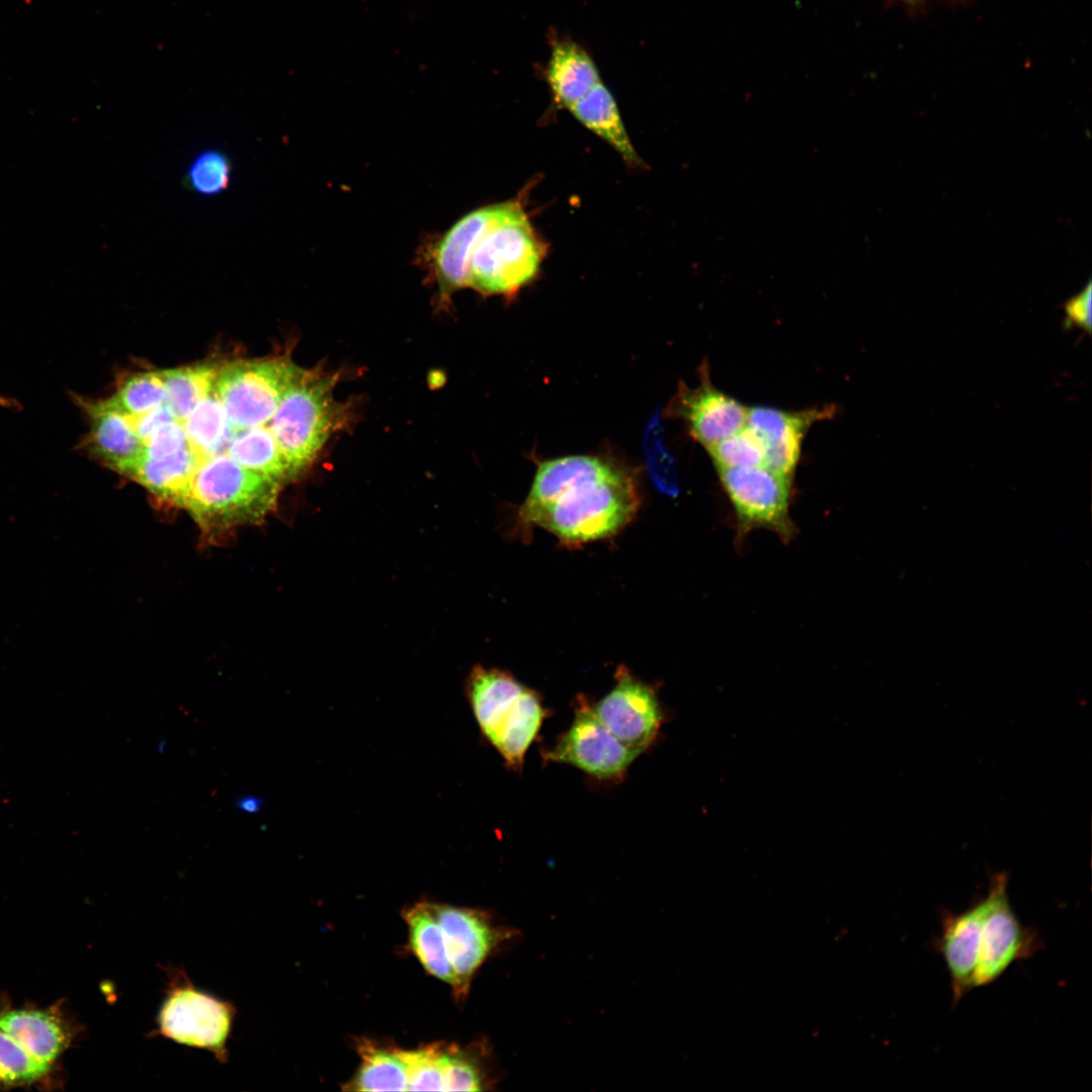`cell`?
<instances>
[{"label":"cell","instance_id":"1","mask_svg":"<svg viewBox=\"0 0 1092 1092\" xmlns=\"http://www.w3.org/2000/svg\"><path fill=\"white\" fill-rule=\"evenodd\" d=\"M639 505L629 469L598 456L571 455L539 464L519 518L574 545L618 533Z\"/></svg>","mask_w":1092,"mask_h":1092},{"label":"cell","instance_id":"2","mask_svg":"<svg viewBox=\"0 0 1092 1092\" xmlns=\"http://www.w3.org/2000/svg\"><path fill=\"white\" fill-rule=\"evenodd\" d=\"M281 486L231 458H219L195 472L182 509L204 533L219 534L265 519Z\"/></svg>","mask_w":1092,"mask_h":1092},{"label":"cell","instance_id":"3","mask_svg":"<svg viewBox=\"0 0 1092 1092\" xmlns=\"http://www.w3.org/2000/svg\"><path fill=\"white\" fill-rule=\"evenodd\" d=\"M338 376L320 367L300 368L285 390L271 427L292 477L316 458L324 445L347 420L334 398Z\"/></svg>","mask_w":1092,"mask_h":1092},{"label":"cell","instance_id":"4","mask_svg":"<svg viewBox=\"0 0 1092 1092\" xmlns=\"http://www.w3.org/2000/svg\"><path fill=\"white\" fill-rule=\"evenodd\" d=\"M545 245L520 200L479 241L469 265L468 286L484 295L516 294L537 275Z\"/></svg>","mask_w":1092,"mask_h":1092},{"label":"cell","instance_id":"5","mask_svg":"<svg viewBox=\"0 0 1092 1092\" xmlns=\"http://www.w3.org/2000/svg\"><path fill=\"white\" fill-rule=\"evenodd\" d=\"M619 740L598 718L584 696L575 701L569 728L554 745L542 750L545 761L566 763L607 782H620L641 754Z\"/></svg>","mask_w":1092,"mask_h":1092},{"label":"cell","instance_id":"6","mask_svg":"<svg viewBox=\"0 0 1092 1092\" xmlns=\"http://www.w3.org/2000/svg\"><path fill=\"white\" fill-rule=\"evenodd\" d=\"M721 484L744 533L766 529L788 541L794 534L790 518L792 477L766 465L718 469Z\"/></svg>","mask_w":1092,"mask_h":1092},{"label":"cell","instance_id":"7","mask_svg":"<svg viewBox=\"0 0 1092 1092\" xmlns=\"http://www.w3.org/2000/svg\"><path fill=\"white\" fill-rule=\"evenodd\" d=\"M432 903V902H431ZM443 935L446 954L455 972L458 989L454 996L462 1001L480 966L503 946L515 940L519 931L497 924L492 915L481 909L432 903Z\"/></svg>","mask_w":1092,"mask_h":1092},{"label":"cell","instance_id":"8","mask_svg":"<svg viewBox=\"0 0 1092 1092\" xmlns=\"http://www.w3.org/2000/svg\"><path fill=\"white\" fill-rule=\"evenodd\" d=\"M1006 874L993 875L973 987L997 980L1013 963L1034 954L1041 945L1034 930L1024 927L1013 912L1007 893Z\"/></svg>","mask_w":1092,"mask_h":1092},{"label":"cell","instance_id":"9","mask_svg":"<svg viewBox=\"0 0 1092 1092\" xmlns=\"http://www.w3.org/2000/svg\"><path fill=\"white\" fill-rule=\"evenodd\" d=\"M515 200L468 212L425 246L422 258L437 285L440 304L446 306L454 292L468 286L470 260L479 241L512 208Z\"/></svg>","mask_w":1092,"mask_h":1092},{"label":"cell","instance_id":"10","mask_svg":"<svg viewBox=\"0 0 1092 1092\" xmlns=\"http://www.w3.org/2000/svg\"><path fill=\"white\" fill-rule=\"evenodd\" d=\"M615 686L593 709L623 743L644 752L658 737L665 713L655 690L620 666Z\"/></svg>","mask_w":1092,"mask_h":1092},{"label":"cell","instance_id":"11","mask_svg":"<svg viewBox=\"0 0 1092 1092\" xmlns=\"http://www.w3.org/2000/svg\"><path fill=\"white\" fill-rule=\"evenodd\" d=\"M234 1008L191 986L175 988L159 1016L163 1035L183 1044L224 1057Z\"/></svg>","mask_w":1092,"mask_h":1092},{"label":"cell","instance_id":"12","mask_svg":"<svg viewBox=\"0 0 1092 1092\" xmlns=\"http://www.w3.org/2000/svg\"><path fill=\"white\" fill-rule=\"evenodd\" d=\"M216 374L190 412L175 417L167 408L169 419L178 425L184 436L182 447L176 453L190 454L196 465L195 472L219 458L233 459L231 453L238 437L250 430L229 417L215 386Z\"/></svg>","mask_w":1092,"mask_h":1092},{"label":"cell","instance_id":"13","mask_svg":"<svg viewBox=\"0 0 1092 1092\" xmlns=\"http://www.w3.org/2000/svg\"><path fill=\"white\" fill-rule=\"evenodd\" d=\"M72 397L89 423V430L79 444L80 449L107 468L124 475L141 456L142 448L121 408L112 396L96 400L73 393Z\"/></svg>","mask_w":1092,"mask_h":1092},{"label":"cell","instance_id":"14","mask_svg":"<svg viewBox=\"0 0 1092 1092\" xmlns=\"http://www.w3.org/2000/svg\"><path fill=\"white\" fill-rule=\"evenodd\" d=\"M670 413L684 420L691 436L706 448L744 428L747 419V408L707 378L697 387H679Z\"/></svg>","mask_w":1092,"mask_h":1092},{"label":"cell","instance_id":"15","mask_svg":"<svg viewBox=\"0 0 1092 1092\" xmlns=\"http://www.w3.org/2000/svg\"><path fill=\"white\" fill-rule=\"evenodd\" d=\"M0 1029L33 1058L52 1067H56L75 1036L72 1021L58 1005L43 1009L0 1008Z\"/></svg>","mask_w":1092,"mask_h":1092},{"label":"cell","instance_id":"16","mask_svg":"<svg viewBox=\"0 0 1092 1092\" xmlns=\"http://www.w3.org/2000/svg\"><path fill=\"white\" fill-rule=\"evenodd\" d=\"M831 411L790 413L772 407L747 408L746 426L762 441L764 465L792 477L801 455L802 440L809 427Z\"/></svg>","mask_w":1092,"mask_h":1092},{"label":"cell","instance_id":"17","mask_svg":"<svg viewBox=\"0 0 1092 1092\" xmlns=\"http://www.w3.org/2000/svg\"><path fill=\"white\" fill-rule=\"evenodd\" d=\"M990 896L961 913L943 916L938 948L950 977L953 1003H958L973 987L981 933L990 907Z\"/></svg>","mask_w":1092,"mask_h":1092},{"label":"cell","instance_id":"18","mask_svg":"<svg viewBox=\"0 0 1092 1092\" xmlns=\"http://www.w3.org/2000/svg\"><path fill=\"white\" fill-rule=\"evenodd\" d=\"M525 686L512 674L476 665L469 673L466 695L478 727L490 743Z\"/></svg>","mask_w":1092,"mask_h":1092},{"label":"cell","instance_id":"19","mask_svg":"<svg viewBox=\"0 0 1092 1092\" xmlns=\"http://www.w3.org/2000/svg\"><path fill=\"white\" fill-rule=\"evenodd\" d=\"M546 77L556 104L567 109L601 82L593 59L570 40L553 46Z\"/></svg>","mask_w":1092,"mask_h":1092},{"label":"cell","instance_id":"20","mask_svg":"<svg viewBox=\"0 0 1092 1092\" xmlns=\"http://www.w3.org/2000/svg\"><path fill=\"white\" fill-rule=\"evenodd\" d=\"M549 710L534 690L525 687L490 744L508 767L520 770L525 755L537 737Z\"/></svg>","mask_w":1092,"mask_h":1092},{"label":"cell","instance_id":"21","mask_svg":"<svg viewBox=\"0 0 1092 1092\" xmlns=\"http://www.w3.org/2000/svg\"><path fill=\"white\" fill-rule=\"evenodd\" d=\"M568 110L583 126L610 145L627 164L632 167L642 165L626 131L617 103L602 82Z\"/></svg>","mask_w":1092,"mask_h":1092},{"label":"cell","instance_id":"22","mask_svg":"<svg viewBox=\"0 0 1092 1092\" xmlns=\"http://www.w3.org/2000/svg\"><path fill=\"white\" fill-rule=\"evenodd\" d=\"M403 917L408 928L410 947L425 970L442 980L456 995L458 982L446 954L443 935L431 902H419L406 908Z\"/></svg>","mask_w":1092,"mask_h":1092},{"label":"cell","instance_id":"23","mask_svg":"<svg viewBox=\"0 0 1092 1092\" xmlns=\"http://www.w3.org/2000/svg\"><path fill=\"white\" fill-rule=\"evenodd\" d=\"M361 1064L346 1084L349 1091H407L403 1050L362 1038L357 1042Z\"/></svg>","mask_w":1092,"mask_h":1092},{"label":"cell","instance_id":"24","mask_svg":"<svg viewBox=\"0 0 1092 1092\" xmlns=\"http://www.w3.org/2000/svg\"><path fill=\"white\" fill-rule=\"evenodd\" d=\"M445 1091H483L495 1083L485 1042L467 1046L440 1042Z\"/></svg>","mask_w":1092,"mask_h":1092},{"label":"cell","instance_id":"25","mask_svg":"<svg viewBox=\"0 0 1092 1092\" xmlns=\"http://www.w3.org/2000/svg\"><path fill=\"white\" fill-rule=\"evenodd\" d=\"M55 1067L39 1062L0 1029V1088L33 1086L49 1080Z\"/></svg>","mask_w":1092,"mask_h":1092},{"label":"cell","instance_id":"26","mask_svg":"<svg viewBox=\"0 0 1092 1092\" xmlns=\"http://www.w3.org/2000/svg\"><path fill=\"white\" fill-rule=\"evenodd\" d=\"M643 450L653 485L668 496H676L679 491L677 467L673 456L664 446L663 428L658 413L654 414L647 424Z\"/></svg>","mask_w":1092,"mask_h":1092},{"label":"cell","instance_id":"27","mask_svg":"<svg viewBox=\"0 0 1092 1092\" xmlns=\"http://www.w3.org/2000/svg\"><path fill=\"white\" fill-rule=\"evenodd\" d=\"M706 449L717 469L758 466L765 460L762 441L747 426Z\"/></svg>","mask_w":1092,"mask_h":1092},{"label":"cell","instance_id":"28","mask_svg":"<svg viewBox=\"0 0 1092 1092\" xmlns=\"http://www.w3.org/2000/svg\"><path fill=\"white\" fill-rule=\"evenodd\" d=\"M165 394L161 370L138 372L121 380L112 395L119 407L130 415H140L157 406Z\"/></svg>","mask_w":1092,"mask_h":1092},{"label":"cell","instance_id":"29","mask_svg":"<svg viewBox=\"0 0 1092 1092\" xmlns=\"http://www.w3.org/2000/svg\"><path fill=\"white\" fill-rule=\"evenodd\" d=\"M232 163L218 150H207L197 155L184 177L185 185L198 194L214 195L230 185Z\"/></svg>","mask_w":1092,"mask_h":1092},{"label":"cell","instance_id":"30","mask_svg":"<svg viewBox=\"0 0 1092 1092\" xmlns=\"http://www.w3.org/2000/svg\"><path fill=\"white\" fill-rule=\"evenodd\" d=\"M403 1055L407 1063V1091H445L440 1042L414 1051L403 1050Z\"/></svg>","mask_w":1092,"mask_h":1092},{"label":"cell","instance_id":"31","mask_svg":"<svg viewBox=\"0 0 1092 1092\" xmlns=\"http://www.w3.org/2000/svg\"><path fill=\"white\" fill-rule=\"evenodd\" d=\"M1064 310L1067 324L1076 326L1088 333L1092 329V290L1089 283L1085 289L1066 301Z\"/></svg>","mask_w":1092,"mask_h":1092},{"label":"cell","instance_id":"32","mask_svg":"<svg viewBox=\"0 0 1092 1092\" xmlns=\"http://www.w3.org/2000/svg\"><path fill=\"white\" fill-rule=\"evenodd\" d=\"M265 799L256 794L241 795L235 801V808L244 814L254 815L261 811Z\"/></svg>","mask_w":1092,"mask_h":1092},{"label":"cell","instance_id":"33","mask_svg":"<svg viewBox=\"0 0 1092 1092\" xmlns=\"http://www.w3.org/2000/svg\"><path fill=\"white\" fill-rule=\"evenodd\" d=\"M18 405L19 403L15 399L0 394V407L17 408Z\"/></svg>","mask_w":1092,"mask_h":1092},{"label":"cell","instance_id":"34","mask_svg":"<svg viewBox=\"0 0 1092 1092\" xmlns=\"http://www.w3.org/2000/svg\"><path fill=\"white\" fill-rule=\"evenodd\" d=\"M167 746H168V742L166 740L162 739L157 745V752L159 754H163L166 751Z\"/></svg>","mask_w":1092,"mask_h":1092},{"label":"cell","instance_id":"35","mask_svg":"<svg viewBox=\"0 0 1092 1092\" xmlns=\"http://www.w3.org/2000/svg\"><path fill=\"white\" fill-rule=\"evenodd\" d=\"M899 1H902V2H905V3L916 4V3L922 2L924 0H899Z\"/></svg>","mask_w":1092,"mask_h":1092}]
</instances>
